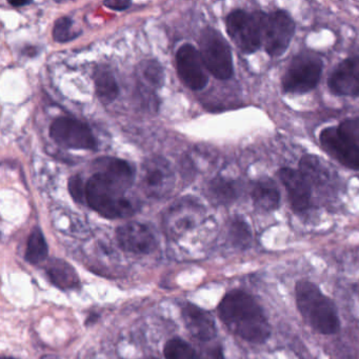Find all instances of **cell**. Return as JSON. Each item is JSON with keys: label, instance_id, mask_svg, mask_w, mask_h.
Here are the masks:
<instances>
[{"label": "cell", "instance_id": "30bf717a", "mask_svg": "<svg viewBox=\"0 0 359 359\" xmlns=\"http://www.w3.org/2000/svg\"><path fill=\"white\" fill-rule=\"evenodd\" d=\"M176 67L182 83L194 91L203 90L208 83L205 67L201 52L192 45H184L176 54Z\"/></svg>", "mask_w": 359, "mask_h": 359}, {"label": "cell", "instance_id": "d6a6232c", "mask_svg": "<svg viewBox=\"0 0 359 359\" xmlns=\"http://www.w3.org/2000/svg\"><path fill=\"white\" fill-rule=\"evenodd\" d=\"M1 359H16V358H13V357L4 356L3 358H1Z\"/></svg>", "mask_w": 359, "mask_h": 359}, {"label": "cell", "instance_id": "f546056e", "mask_svg": "<svg viewBox=\"0 0 359 359\" xmlns=\"http://www.w3.org/2000/svg\"><path fill=\"white\" fill-rule=\"evenodd\" d=\"M104 6L112 10L123 11V10L128 9L131 6V3L130 1H125V0H118V1H106Z\"/></svg>", "mask_w": 359, "mask_h": 359}, {"label": "cell", "instance_id": "2e32d148", "mask_svg": "<svg viewBox=\"0 0 359 359\" xmlns=\"http://www.w3.org/2000/svg\"><path fill=\"white\" fill-rule=\"evenodd\" d=\"M251 197L256 209L262 212L275 211L280 203L278 188L269 177H262L252 184Z\"/></svg>", "mask_w": 359, "mask_h": 359}, {"label": "cell", "instance_id": "d6986e66", "mask_svg": "<svg viewBox=\"0 0 359 359\" xmlns=\"http://www.w3.org/2000/svg\"><path fill=\"white\" fill-rule=\"evenodd\" d=\"M299 171L308 180L310 186L312 184H323L329 180L325 168L321 165L320 159L314 155H306L299 163Z\"/></svg>", "mask_w": 359, "mask_h": 359}, {"label": "cell", "instance_id": "8992f818", "mask_svg": "<svg viewBox=\"0 0 359 359\" xmlns=\"http://www.w3.org/2000/svg\"><path fill=\"white\" fill-rule=\"evenodd\" d=\"M199 46V52L205 69L220 81L231 79L234 72L233 57L230 47L224 36L214 29H205L201 33Z\"/></svg>", "mask_w": 359, "mask_h": 359}, {"label": "cell", "instance_id": "836d02e7", "mask_svg": "<svg viewBox=\"0 0 359 359\" xmlns=\"http://www.w3.org/2000/svg\"><path fill=\"white\" fill-rule=\"evenodd\" d=\"M149 359H156V358H153V357H152V358H149Z\"/></svg>", "mask_w": 359, "mask_h": 359}, {"label": "cell", "instance_id": "cb8c5ba5", "mask_svg": "<svg viewBox=\"0 0 359 359\" xmlns=\"http://www.w3.org/2000/svg\"><path fill=\"white\" fill-rule=\"evenodd\" d=\"M140 77L144 85L159 88L163 81V68L155 60H147L140 67Z\"/></svg>", "mask_w": 359, "mask_h": 359}, {"label": "cell", "instance_id": "5bb4252c", "mask_svg": "<svg viewBox=\"0 0 359 359\" xmlns=\"http://www.w3.org/2000/svg\"><path fill=\"white\" fill-rule=\"evenodd\" d=\"M278 177L287 190L290 205L296 213H302L310 207L311 186L308 180L297 170L281 168Z\"/></svg>", "mask_w": 359, "mask_h": 359}, {"label": "cell", "instance_id": "9a60e30c", "mask_svg": "<svg viewBox=\"0 0 359 359\" xmlns=\"http://www.w3.org/2000/svg\"><path fill=\"white\" fill-rule=\"evenodd\" d=\"M182 318L189 332L201 341H210L217 333L212 315L195 304H187L182 308Z\"/></svg>", "mask_w": 359, "mask_h": 359}, {"label": "cell", "instance_id": "4fadbf2b", "mask_svg": "<svg viewBox=\"0 0 359 359\" xmlns=\"http://www.w3.org/2000/svg\"><path fill=\"white\" fill-rule=\"evenodd\" d=\"M332 93L338 96L359 95V57L346 58L340 62L327 79Z\"/></svg>", "mask_w": 359, "mask_h": 359}, {"label": "cell", "instance_id": "ba28073f", "mask_svg": "<svg viewBox=\"0 0 359 359\" xmlns=\"http://www.w3.org/2000/svg\"><path fill=\"white\" fill-rule=\"evenodd\" d=\"M52 140L67 149L74 150H94L96 140L90 128L77 119L60 117L50 128Z\"/></svg>", "mask_w": 359, "mask_h": 359}, {"label": "cell", "instance_id": "ffe728a7", "mask_svg": "<svg viewBox=\"0 0 359 359\" xmlns=\"http://www.w3.org/2000/svg\"><path fill=\"white\" fill-rule=\"evenodd\" d=\"M49 254L47 241L41 229H33L27 243L26 260L32 264H39L46 260Z\"/></svg>", "mask_w": 359, "mask_h": 359}, {"label": "cell", "instance_id": "277c9868", "mask_svg": "<svg viewBox=\"0 0 359 359\" xmlns=\"http://www.w3.org/2000/svg\"><path fill=\"white\" fill-rule=\"evenodd\" d=\"M266 18L264 12L249 13L245 10H235L229 14L226 20V31L243 53H254L259 49Z\"/></svg>", "mask_w": 359, "mask_h": 359}, {"label": "cell", "instance_id": "8fae6325", "mask_svg": "<svg viewBox=\"0 0 359 359\" xmlns=\"http://www.w3.org/2000/svg\"><path fill=\"white\" fill-rule=\"evenodd\" d=\"M116 238L121 249L137 255L152 253L158 245L152 229L140 222H129L119 226Z\"/></svg>", "mask_w": 359, "mask_h": 359}, {"label": "cell", "instance_id": "e0dca14e", "mask_svg": "<svg viewBox=\"0 0 359 359\" xmlns=\"http://www.w3.org/2000/svg\"><path fill=\"white\" fill-rule=\"evenodd\" d=\"M47 274L51 283L62 290L75 289L81 283L76 270L62 259L51 260L48 264Z\"/></svg>", "mask_w": 359, "mask_h": 359}, {"label": "cell", "instance_id": "7a4b0ae2", "mask_svg": "<svg viewBox=\"0 0 359 359\" xmlns=\"http://www.w3.org/2000/svg\"><path fill=\"white\" fill-rule=\"evenodd\" d=\"M222 323L235 335L251 344H262L270 338V323L257 300L243 290L224 295L218 304Z\"/></svg>", "mask_w": 359, "mask_h": 359}, {"label": "cell", "instance_id": "4316f807", "mask_svg": "<svg viewBox=\"0 0 359 359\" xmlns=\"http://www.w3.org/2000/svg\"><path fill=\"white\" fill-rule=\"evenodd\" d=\"M337 130L346 140L359 146V118L346 119L342 121Z\"/></svg>", "mask_w": 359, "mask_h": 359}, {"label": "cell", "instance_id": "52a82bcc", "mask_svg": "<svg viewBox=\"0 0 359 359\" xmlns=\"http://www.w3.org/2000/svg\"><path fill=\"white\" fill-rule=\"evenodd\" d=\"M295 34V22L285 11H275L266 14L264 20L262 43L271 57L283 55L290 47Z\"/></svg>", "mask_w": 359, "mask_h": 359}, {"label": "cell", "instance_id": "7c38bea8", "mask_svg": "<svg viewBox=\"0 0 359 359\" xmlns=\"http://www.w3.org/2000/svg\"><path fill=\"white\" fill-rule=\"evenodd\" d=\"M323 149L340 165L350 170H359V146L341 135L336 128L323 130L319 136Z\"/></svg>", "mask_w": 359, "mask_h": 359}, {"label": "cell", "instance_id": "d4e9b609", "mask_svg": "<svg viewBox=\"0 0 359 359\" xmlns=\"http://www.w3.org/2000/svg\"><path fill=\"white\" fill-rule=\"evenodd\" d=\"M72 28L73 24L70 18L65 16V18L56 20L53 27V32H52L53 33L54 41L62 43L76 39L79 34H76V32H74Z\"/></svg>", "mask_w": 359, "mask_h": 359}, {"label": "cell", "instance_id": "6da1fadb", "mask_svg": "<svg viewBox=\"0 0 359 359\" xmlns=\"http://www.w3.org/2000/svg\"><path fill=\"white\" fill-rule=\"evenodd\" d=\"M100 171L87 182V203L102 217L126 218L134 208L125 193L133 184L134 172L123 159H98Z\"/></svg>", "mask_w": 359, "mask_h": 359}, {"label": "cell", "instance_id": "1f68e13d", "mask_svg": "<svg viewBox=\"0 0 359 359\" xmlns=\"http://www.w3.org/2000/svg\"><path fill=\"white\" fill-rule=\"evenodd\" d=\"M29 4H31V1H10V5L15 8L22 7V6H27Z\"/></svg>", "mask_w": 359, "mask_h": 359}, {"label": "cell", "instance_id": "484cf974", "mask_svg": "<svg viewBox=\"0 0 359 359\" xmlns=\"http://www.w3.org/2000/svg\"><path fill=\"white\" fill-rule=\"evenodd\" d=\"M69 192L76 203H83L87 201V184L83 182L81 176H72L69 180Z\"/></svg>", "mask_w": 359, "mask_h": 359}, {"label": "cell", "instance_id": "4dcf8cb0", "mask_svg": "<svg viewBox=\"0 0 359 359\" xmlns=\"http://www.w3.org/2000/svg\"><path fill=\"white\" fill-rule=\"evenodd\" d=\"M98 318H100V315L96 314V313H93V314H91L88 317L86 323H87V325H92V323H96Z\"/></svg>", "mask_w": 359, "mask_h": 359}, {"label": "cell", "instance_id": "44dd1931", "mask_svg": "<svg viewBox=\"0 0 359 359\" xmlns=\"http://www.w3.org/2000/svg\"><path fill=\"white\" fill-rule=\"evenodd\" d=\"M237 187L235 182L218 177L209 184V195L212 201L220 205L231 203L237 198Z\"/></svg>", "mask_w": 359, "mask_h": 359}, {"label": "cell", "instance_id": "603a6c76", "mask_svg": "<svg viewBox=\"0 0 359 359\" xmlns=\"http://www.w3.org/2000/svg\"><path fill=\"white\" fill-rule=\"evenodd\" d=\"M165 359H198L194 348L182 338H172L163 348Z\"/></svg>", "mask_w": 359, "mask_h": 359}, {"label": "cell", "instance_id": "3957f363", "mask_svg": "<svg viewBox=\"0 0 359 359\" xmlns=\"http://www.w3.org/2000/svg\"><path fill=\"white\" fill-rule=\"evenodd\" d=\"M295 298L300 315L314 331L323 335H333L339 332L337 308L318 285L308 279H300L296 283Z\"/></svg>", "mask_w": 359, "mask_h": 359}, {"label": "cell", "instance_id": "9c48e42d", "mask_svg": "<svg viewBox=\"0 0 359 359\" xmlns=\"http://www.w3.org/2000/svg\"><path fill=\"white\" fill-rule=\"evenodd\" d=\"M142 187L152 198H161L171 192L174 174L170 163L161 157H152L142 165Z\"/></svg>", "mask_w": 359, "mask_h": 359}, {"label": "cell", "instance_id": "83f0119b", "mask_svg": "<svg viewBox=\"0 0 359 359\" xmlns=\"http://www.w3.org/2000/svg\"><path fill=\"white\" fill-rule=\"evenodd\" d=\"M187 205H188V203H182V205H176L175 209L171 210L175 214V222L178 230H187L194 222L191 212L186 210Z\"/></svg>", "mask_w": 359, "mask_h": 359}, {"label": "cell", "instance_id": "f1b7e54d", "mask_svg": "<svg viewBox=\"0 0 359 359\" xmlns=\"http://www.w3.org/2000/svg\"><path fill=\"white\" fill-rule=\"evenodd\" d=\"M205 359H224V351L220 346H215L209 348L205 353Z\"/></svg>", "mask_w": 359, "mask_h": 359}, {"label": "cell", "instance_id": "ac0fdd59", "mask_svg": "<svg viewBox=\"0 0 359 359\" xmlns=\"http://www.w3.org/2000/svg\"><path fill=\"white\" fill-rule=\"evenodd\" d=\"M96 94L104 104H110L116 100L119 93L118 83L108 68L100 67L94 74Z\"/></svg>", "mask_w": 359, "mask_h": 359}, {"label": "cell", "instance_id": "5b68a950", "mask_svg": "<svg viewBox=\"0 0 359 359\" xmlns=\"http://www.w3.org/2000/svg\"><path fill=\"white\" fill-rule=\"evenodd\" d=\"M323 67V60L312 54L295 56L281 79L283 91L292 94L312 91L318 85Z\"/></svg>", "mask_w": 359, "mask_h": 359}, {"label": "cell", "instance_id": "7402d4cb", "mask_svg": "<svg viewBox=\"0 0 359 359\" xmlns=\"http://www.w3.org/2000/svg\"><path fill=\"white\" fill-rule=\"evenodd\" d=\"M229 236L232 245L238 249H248L251 245V229L243 218L237 217L233 219L229 230Z\"/></svg>", "mask_w": 359, "mask_h": 359}]
</instances>
